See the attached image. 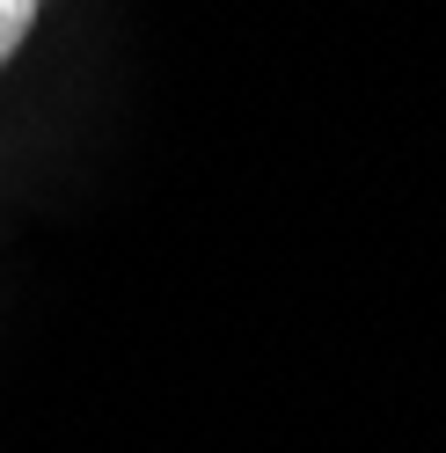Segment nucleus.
I'll use <instances>...</instances> for the list:
<instances>
[{"label":"nucleus","instance_id":"nucleus-1","mask_svg":"<svg viewBox=\"0 0 446 453\" xmlns=\"http://www.w3.org/2000/svg\"><path fill=\"white\" fill-rule=\"evenodd\" d=\"M37 15H44V0H0V66H8L22 44H30Z\"/></svg>","mask_w":446,"mask_h":453}]
</instances>
